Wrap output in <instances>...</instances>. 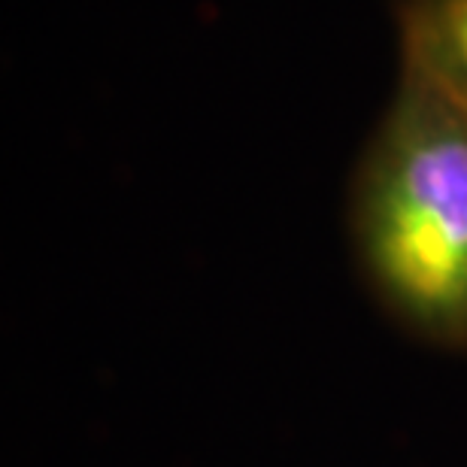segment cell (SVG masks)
Here are the masks:
<instances>
[{
    "instance_id": "2",
    "label": "cell",
    "mask_w": 467,
    "mask_h": 467,
    "mask_svg": "<svg viewBox=\"0 0 467 467\" xmlns=\"http://www.w3.org/2000/svg\"><path fill=\"white\" fill-rule=\"evenodd\" d=\"M398 49L467 109V0H398Z\"/></svg>"
},
{
    "instance_id": "1",
    "label": "cell",
    "mask_w": 467,
    "mask_h": 467,
    "mask_svg": "<svg viewBox=\"0 0 467 467\" xmlns=\"http://www.w3.org/2000/svg\"><path fill=\"white\" fill-rule=\"evenodd\" d=\"M347 225L379 310L425 347L467 352V109L407 61L355 164Z\"/></svg>"
}]
</instances>
